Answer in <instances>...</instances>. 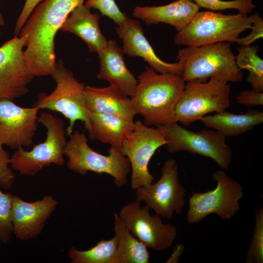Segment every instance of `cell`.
<instances>
[{"label": "cell", "instance_id": "cell-1", "mask_svg": "<svg viewBox=\"0 0 263 263\" xmlns=\"http://www.w3.org/2000/svg\"><path fill=\"white\" fill-rule=\"evenodd\" d=\"M85 0H44L34 9L18 36L24 39V57L34 76L50 75L56 62L55 38L63 23Z\"/></svg>", "mask_w": 263, "mask_h": 263}, {"label": "cell", "instance_id": "cell-2", "mask_svg": "<svg viewBox=\"0 0 263 263\" xmlns=\"http://www.w3.org/2000/svg\"><path fill=\"white\" fill-rule=\"evenodd\" d=\"M185 84L178 75L160 73L146 67L137 77L135 91L131 97L136 114L148 126L176 122L175 107Z\"/></svg>", "mask_w": 263, "mask_h": 263}, {"label": "cell", "instance_id": "cell-3", "mask_svg": "<svg viewBox=\"0 0 263 263\" xmlns=\"http://www.w3.org/2000/svg\"><path fill=\"white\" fill-rule=\"evenodd\" d=\"M176 59L182 66L181 76L185 82L216 78L228 83L243 78L229 42L187 46L178 51Z\"/></svg>", "mask_w": 263, "mask_h": 263}, {"label": "cell", "instance_id": "cell-4", "mask_svg": "<svg viewBox=\"0 0 263 263\" xmlns=\"http://www.w3.org/2000/svg\"><path fill=\"white\" fill-rule=\"evenodd\" d=\"M252 24V18L247 14L199 11L186 27L178 31L174 42L188 47L234 42L242 33L251 28Z\"/></svg>", "mask_w": 263, "mask_h": 263}, {"label": "cell", "instance_id": "cell-5", "mask_svg": "<svg viewBox=\"0 0 263 263\" xmlns=\"http://www.w3.org/2000/svg\"><path fill=\"white\" fill-rule=\"evenodd\" d=\"M69 136L64 155L68 159L67 166L70 170L81 175L88 171L109 174L118 188L127 184L131 165L119 149L111 147L109 155H104L91 149L84 132L75 130Z\"/></svg>", "mask_w": 263, "mask_h": 263}, {"label": "cell", "instance_id": "cell-6", "mask_svg": "<svg viewBox=\"0 0 263 263\" xmlns=\"http://www.w3.org/2000/svg\"><path fill=\"white\" fill-rule=\"evenodd\" d=\"M38 121L47 129L45 140L28 151L17 149L10 157L11 168L20 174L35 175L52 164L62 166L65 163L67 134L63 121L47 112L41 113Z\"/></svg>", "mask_w": 263, "mask_h": 263}, {"label": "cell", "instance_id": "cell-7", "mask_svg": "<svg viewBox=\"0 0 263 263\" xmlns=\"http://www.w3.org/2000/svg\"><path fill=\"white\" fill-rule=\"evenodd\" d=\"M50 75L56 82L55 89L50 94H40L33 106L39 110L56 111L68 119L69 124L66 130L67 135L72 134L77 121H82L86 129L89 121L85 113L84 84L75 77L61 59L56 62Z\"/></svg>", "mask_w": 263, "mask_h": 263}, {"label": "cell", "instance_id": "cell-8", "mask_svg": "<svg viewBox=\"0 0 263 263\" xmlns=\"http://www.w3.org/2000/svg\"><path fill=\"white\" fill-rule=\"evenodd\" d=\"M230 95L228 83L216 78L186 82L175 107V121L188 126L209 113L225 111Z\"/></svg>", "mask_w": 263, "mask_h": 263}, {"label": "cell", "instance_id": "cell-9", "mask_svg": "<svg viewBox=\"0 0 263 263\" xmlns=\"http://www.w3.org/2000/svg\"><path fill=\"white\" fill-rule=\"evenodd\" d=\"M212 177L217 183L215 189L193 192L189 197L187 221L189 224L198 223L211 214L217 215L223 220H229L240 209L243 187L223 170L214 171Z\"/></svg>", "mask_w": 263, "mask_h": 263}, {"label": "cell", "instance_id": "cell-10", "mask_svg": "<svg viewBox=\"0 0 263 263\" xmlns=\"http://www.w3.org/2000/svg\"><path fill=\"white\" fill-rule=\"evenodd\" d=\"M165 134L169 153L186 151L208 157L224 170L228 169L232 160V151L225 143V137L216 130L194 132L177 122L157 127Z\"/></svg>", "mask_w": 263, "mask_h": 263}, {"label": "cell", "instance_id": "cell-11", "mask_svg": "<svg viewBox=\"0 0 263 263\" xmlns=\"http://www.w3.org/2000/svg\"><path fill=\"white\" fill-rule=\"evenodd\" d=\"M163 132L158 128L134 121L133 130L127 135L120 149L131 165V187L136 189L152 183L154 178L150 172L149 164L158 149L168 143Z\"/></svg>", "mask_w": 263, "mask_h": 263}, {"label": "cell", "instance_id": "cell-12", "mask_svg": "<svg viewBox=\"0 0 263 263\" xmlns=\"http://www.w3.org/2000/svg\"><path fill=\"white\" fill-rule=\"evenodd\" d=\"M135 190V200L144 202L156 214L167 220L180 214L185 205L186 189L179 181L178 166L173 158L166 160L161 176L156 183Z\"/></svg>", "mask_w": 263, "mask_h": 263}, {"label": "cell", "instance_id": "cell-13", "mask_svg": "<svg viewBox=\"0 0 263 263\" xmlns=\"http://www.w3.org/2000/svg\"><path fill=\"white\" fill-rule=\"evenodd\" d=\"M147 205L134 201L124 206L118 216L131 233L148 248L163 251L173 244L177 236V228L172 224H164L162 217L151 215Z\"/></svg>", "mask_w": 263, "mask_h": 263}, {"label": "cell", "instance_id": "cell-14", "mask_svg": "<svg viewBox=\"0 0 263 263\" xmlns=\"http://www.w3.org/2000/svg\"><path fill=\"white\" fill-rule=\"evenodd\" d=\"M24 39L15 36L0 46V99L25 95L34 76L24 57Z\"/></svg>", "mask_w": 263, "mask_h": 263}, {"label": "cell", "instance_id": "cell-15", "mask_svg": "<svg viewBox=\"0 0 263 263\" xmlns=\"http://www.w3.org/2000/svg\"><path fill=\"white\" fill-rule=\"evenodd\" d=\"M12 100L0 99V144L14 149L28 147L38 128L39 109L22 107Z\"/></svg>", "mask_w": 263, "mask_h": 263}, {"label": "cell", "instance_id": "cell-16", "mask_svg": "<svg viewBox=\"0 0 263 263\" xmlns=\"http://www.w3.org/2000/svg\"><path fill=\"white\" fill-rule=\"evenodd\" d=\"M57 204L50 195H44L41 199L33 202L25 201L13 195L11 210L13 234L22 241L38 237Z\"/></svg>", "mask_w": 263, "mask_h": 263}, {"label": "cell", "instance_id": "cell-17", "mask_svg": "<svg viewBox=\"0 0 263 263\" xmlns=\"http://www.w3.org/2000/svg\"><path fill=\"white\" fill-rule=\"evenodd\" d=\"M116 31L122 40L124 53L130 57H141L158 73H173L181 76L182 70L180 63L166 62L156 55L138 20L127 17L117 24Z\"/></svg>", "mask_w": 263, "mask_h": 263}, {"label": "cell", "instance_id": "cell-18", "mask_svg": "<svg viewBox=\"0 0 263 263\" xmlns=\"http://www.w3.org/2000/svg\"><path fill=\"white\" fill-rule=\"evenodd\" d=\"M98 54L99 71L97 78L107 80L110 85L131 97L135 91L137 79L127 67L122 48L115 41L110 40Z\"/></svg>", "mask_w": 263, "mask_h": 263}, {"label": "cell", "instance_id": "cell-19", "mask_svg": "<svg viewBox=\"0 0 263 263\" xmlns=\"http://www.w3.org/2000/svg\"><path fill=\"white\" fill-rule=\"evenodd\" d=\"M199 9L192 0H176L161 6H136L132 15L149 24L165 23L179 31L189 23Z\"/></svg>", "mask_w": 263, "mask_h": 263}, {"label": "cell", "instance_id": "cell-20", "mask_svg": "<svg viewBox=\"0 0 263 263\" xmlns=\"http://www.w3.org/2000/svg\"><path fill=\"white\" fill-rule=\"evenodd\" d=\"M84 94L86 110L113 114L131 121H134L137 115L131 97L111 85L103 88L86 85Z\"/></svg>", "mask_w": 263, "mask_h": 263}, {"label": "cell", "instance_id": "cell-21", "mask_svg": "<svg viewBox=\"0 0 263 263\" xmlns=\"http://www.w3.org/2000/svg\"><path fill=\"white\" fill-rule=\"evenodd\" d=\"M89 121L86 130L92 140L109 144L120 149L127 135L133 130L134 121L105 113H97L85 110Z\"/></svg>", "mask_w": 263, "mask_h": 263}, {"label": "cell", "instance_id": "cell-22", "mask_svg": "<svg viewBox=\"0 0 263 263\" xmlns=\"http://www.w3.org/2000/svg\"><path fill=\"white\" fill-rule=\"evenodd\" d=\"M99 21V15L92 14L83 4L72 11L60 30L76 35L87 44L90 51L98 53L108 42L101 31Z\"/></svg>", "mask_w": 263, "mask_h": 263}, {"label": "cell", "instance_id": "cell-23", "mask_svg": "<svg viewBox=\"0 0 263 263\" xmlns=\"http://www.w3.org/2000/svg\"><path fill=\"white\" fill-rule=\"evenodd\" d=\"M208 128L219 132L225 137L239 135L252 130L263 122V112L249 110L244 114L223 111L206 115L201 120Z\"/></svg>", "mask_w": 263, "mask_h": 263}, {"label": "cell", "instance_id": "cell-24", "mask_svg": "<svg viewBox=\"0 0 263 263\" xmlns=\"http://www.w3.org/2000/svg\"><path fill=\"white\" fill-rule=\"evenodd\" d=\"M114 231L118 239L115 263H149L148 248L135 238L113 213Z\"/></svg>", "mask_w": 263, "mask_h": 263}, {"label": "cell", "instance_id": "cell-25", "mask_svg": "<svg viewBox=\"0 0 263 263\" xmlns=\"http://www.w3.org/2000/svg\"><path fill=\"white\" fill-rule=\"evenodd\" d=\"M118 245L116 235L109 240H101L91 248L79 250L72 246L68 257L72 263H115Z\"/></svg>", "mask_w": 263, "mask_h": 263}, {"label": "cell", "instance_id": "cell-26", "mask_svg": "<svg viewBox=\"0 0 263 263\" xmlns=\"http://www.w3.org/2000/svg\"><path fill=\"white\" fill-rule=\"evenodd\" d=\"M259 48L257 45L241 46L235 56L238 68L248 72L247 82L252 89L263 91V60L258 55Z\"/></svg>", "mask_w": 263, "mask_h": 263}, {"label": "cell", "instance_id": "cell-27", "mask_svg": "<svg viewBox=\"0 0 263 263\" xmlns=\"http://www.w3.org/2000/svg\"><path fill=\"white\" fill-rule=\"evenodd\" d=\"M255 225L248 248L246 263H263V207L255 210Z\"/></svg>", "mask_w": 263, "mask_h": 263}, {"label": "cell", "instance_id": "cell-28", "mask_svg": "<svg viewBox=\"0 0 263 263\" xmlns=\"http://www.w3.org/2000/svg\"><path fill=\"white\" fill-rule=\"evenodd\" d=\"M13 195L0 190V241L7 244L13 234L11 210Z\"/></svg>", "mask_w": 263, "mask_h": 263}, {"label": "cell", "instance_id": "cell-29", "mask_svg": "<svg viewBox=\"0 0 263 263\" xmlns=\"http://www.w3.org/2000/svg\"><path fill=\"white\" fill-rule=\"evenodd\" d=\"M199 7L206 8L211 11L236 9L239 13L247 14L250 13L256 8L252 3L253 0H192Z\"/></svg>", "mask_w": 263, "mask_h": 263}, {"label": "cell", "instance_id": "cell-30", "mask_svg": "<svg viewBox=\"0 0 263 263\" xmlns=\"http://www.w3.org/2000/svg\"><path fill=\"white\" fill-rule=\"evenodd\" d=\"M84 5L89 9L98 10L102 15L112 19L117 25L127 17L120 10L114 0H87Z\"/></svg>", "mask_w": 263, "mask_h": 263}, {"label": "cell", "instance_id": "cell-31", "mask_svg": "<svg viewBox=\"0 0 263 263\" xmlns=\"http://www.w3.org/2000/svg\"><path fill=\"white\" fill-rule=\"evenodd\" d=\"M2 146L0 144V187L8 189L13 184L15 175L9 167L10 157Z\"/></svg>", "mask_w": 263, "mask_h": 263}, {"label": "cell", "instance_id": "cell-32", "mask_svg": "<svg viewBox=\"0 0 263 263\" xmlns=\"http://www.w3.org/2000/svg\"><path fill=\"white\" fill-rule=\"evenodd\" d=\"M252 24L251 33L246 36L239 38L236 42L241 46L250 45L255 40L263 37V20L258 13L251 15Z\"/></svg>", "mask_w": 263, "mask_h": 263}, {"label": "cell", "instance_id": "cell-33", "mask_svg": "<svg viewBox=\"0 0 263 263\" xmlns=\"http://www.w3.org/2000/svg\"><path fill=\"white\" fill-rule=\"evenodd\" d=\"M237 102L240 105L246 106H256L263 105V93L252 90L241 91L236 97Z\"/></svg>", "mask_w": 263, "mask_h": 263}, {"label": "cell", "instance_id": "cell-34", "mask_svg": "<svg viewBox=\"0 0 263 263\" xmlns=\"http://www.w3.org/2000/svg\"><path fill=\"white\" fill-rule=\"evenodd\" d=\"M43 0H26L21 13L18 17L15 23L14 30L15 36H18L19 33L31 15V13L39 4Z\"/></svg>", "mask_w": 263, "mask_h": 263}, {"label": "cell", "instance_id": "cell-35", "mask_svg": "<svg viewBox=\"0 0 263 263\" xmlns=\"http://www.w3.org/2000/svg\"><path fill=\"white\" fill-rule=\"evenodd\" d=\"M185 250V247L182 244H178L175 245L173 251L166 261V263H177L179 262L180 258Z\"/></svg>", "mask_w": 263, "mask_h": 263}, {"label": "cell", "instance_id": "cell-36", "mask_svg": "<svg viewBox=\"0 0 263 263\" xmlns=\"http://www.w3.org/2000/svg\"><path fill=\"white\" fill-rule=\"evenodd\" d=\"M4 19L2 12L1 11L0 6V36L1 34L0 29L3 26H4Z\"/></svg>", "mask_w": 263, "mask_h": 263}, {"label": "cell", "instance_id": "cell-37", "mask_svg": "<svg viewBox=\"0 0 263 263\" xmlns=\"http://www.w3.org/2000/svg\"><path fill=\"white\" fill-rule=\"evenodd\" d=\"M0 244H1V242H0Z\"/></svg>", "mask_w": 263, "mask_h": 263}]
</instances>
